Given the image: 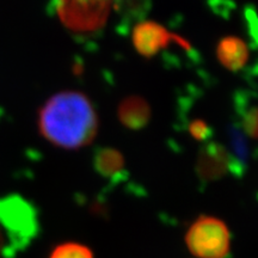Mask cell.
<instances>
[{
    "label": "cell",
    "mask_w": 258,
    "mask_h": 258,
    "mask_svg": "<svg viewBox=\"0 0 258 258\" xmlns=\"http://www.w3.org/2000/svg\"><path fill=\"white\" fill-rule=\"evenodd\" d=\"M116 14L120 18L118 30L125 35L139 22L146 19V15L150 12L152 4L150 2H117L112 3Z\"/></svg>",
    "instance_id": "30bf717a"
},
{
    "label": "cell",
    "mask_w": 258,
    "mask_h": 258,
    "mask_svg": "<svg viewBox=\"0 0 258 258\" xmlns=\"http://www.w3.org/2000/svg\"><path fill=\"white\" fill-rule=\"evenodd\" d=\"M93 167L102 178L111 184H120L128 179L123 154L112 147H98L93 154Z\"/></svg>",
    "instance_id": "8992f818"
},
{
    "label": "cell",
    "mask_w": 258,
    "mask_h": 258,
    "mask_svg": "<svg viewBox=\"0 0 258 258\" xmlns=\"http://www.w3.org/2000/svg\"><path fill=\"white\" fill-rule=\"evenodd\" d=\"M234 110L238 121L235 123L241 132L253 140H258V103L253 102L249 92L239 91L234 96Z\"/></svg>",
    "instance_id": "9c48e42d"
},
{
    "label": "cell",
    "mask_w": 258,
    "mask_h": 258,
    "mask_svg": "<svg viewBox=\"0 0 258 258\" xmlns=\"http://www.w3.org/2000/svg\"><path fill=\"white\" fill-rule=\"evenodd\" d=\"M132 42L139 55L152 59L166 50L172 44L186 46L190 42L175 32L170 31L156 21L144 19L132 28Z\"/></svg>",
    "instance_id": "5b68a950"
},
{
    "label": "cell",
    "mask_w": 258,
    "mask_h": 258,
    "mask_svg": "<svg viewBox=\"0 0 258 258\" xmlns=\"http://www.w3.org/2000/svg\"><path fill=\"white\" fill-rule=\"evenodd\" d=\"M196 175L200 182H218L224 177L232 175L240 178L246 171L225 145L208 141L200 148L195 165Z\"/></svg>",
    "instance_id": "277c9868"
},
{
    "label": "cell",
    "mask_w": 258,
    "mask_h": 258,
    "mask_svg": "<svg viewBox=\"0 0 258 258\" xmlns=\"http://www.w3.org/2000/svg\"><path fill=\"white\" fill-rule=\"evenodd\" d=\"M152 110L144 97L132 95L122 99L117 108V117L123 127L140 131L150 123Z\"/></svg>",
    "instance_id": "ba28073f"
},
{
    "label": "cell",
    "mask_w": 258,
    "mask_h": 258,
    "mask_svg": "<svg viewBox=\"0 0 258 258\" xmlns=\"http://www.w3.org/2000/svg\"><path fill=\"white\" fill-rule=\"evenodd\" d=\"M112 3L110 2H57L54 14L70 32L84 40H92L102 35Z\"/></svg>",
    "instance_id": "7a4b0ae2"
},
{
    "label": "cell",
    "mask_w": 258,
    "mask_h": 258,
    "mask_svg": "<svg viewBox=\"0 0 258 258\" xmlns=\"http://www.w3.org/2000/svg\"><path fill=\"white\" fill-rule=\"evenodd\" d=\"M228 139H230V152L244 167L247 169V163L250 158V147L247 143V138L238 124L232 123L228 129Z\"/></svg>",
    "instance_id": "8fae6325"
},
{
    "label": "cell",
    "mask_w": 258,
    "mask_h": 258,
    "mask_svg": "<svg viewBox=\"0 0 258 258\" xmlns=\"http://www.w3.org/2000/svg\"><path fill=\"white\" fill-rule=\"evenodd\" d=\"M3 233H2V230H0V250H2V246H3Z\"/></svg>",
    "instance_id": "5bb4252c"
},
{
    "label": "cell",
    "mask_w": 258,
    "mask_h": 258,
    "mask_svg": "<svg viewBox=\"0 0 258 258\" xmlns=\"http://www.w3.org/2000/svg\"><path fill=\"white\" fill-rule=\"evenodd\" d=\"M38 131L48 143L63 150H78L93 141L98 129L95 106L79 91H60L38 110Z\"/></svg>",
    "instance_id": "6da1fadb"
},
{
    "label": "cell",
    "mask_w": 258,
    "mask_h": 258,
    "mask_svg": "<svg viewBox=\"0 0 258 258\" xmlns=\"http://www.w3.org/2000/svg\"><path fill=\"white\" fill-rule=\"evenodd\" d=\"M215 55L224 69L230 72H240L249 63L250 48L243 38L228 35L218 41Z\"/></svg>",
    "instance_id": "52a82bcc"
},
{
    "label": "cell",
    "mask_w": 258,
    "mask_h": 258,
    "mask_svg": "<svg viewBox=\"0 0 258 258\" xmlns=\"http://www.w3.org/2000/svg\"><path fill=\"white\" fill-rule=\"evenodd\" d=\"M48 258H95L92 250L86 245L76 241H64L57 244L50 251Z\"/></svg>",
    "instance_id": "7c38bea8"
},
{
    "label": "cell",
    "mask_w": 258,
    "mask_h": 258,
    "mask_svg": "<svg viewBox=\"0 0 258 258\" xmlns=\"http://www.w3.org/2000/svg\"><path fill=\"white\" fill-rule=\"evenodd\" d=\"M185 245L195 258H228L231 232L221 219L201 215L185 233Z\"/></svg>",
    "instance_id": "3957f363"
},
{
    "label": "cell",
    "mask_w": 258,
    "mask_h": 258,
    "mask_svg": "<svg viewBox=\"0 0 258 258\" xmlns=\"http://www.w3.org/2000/svg\"><path fill=\"white\" fill-rule=\"evenodd\" d=\"M186 129L190 137L198 143H208L214 134L212 125H209L208 122L203 118H194L186 125Z\"/></svg>",
    "instance_id": "4fadbf2b"
}]
</instances>
